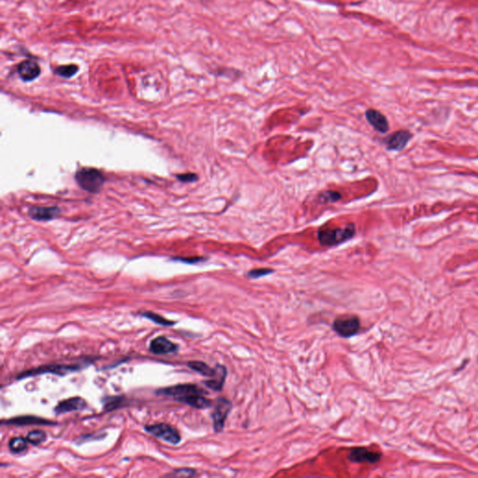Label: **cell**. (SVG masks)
<instances>
[{
    "label": "cell",
    "mask_w": 478,
    "mask_h": 478,
    "mask_svg": "<svg viewBox=\"0 0 478 478\" xmlns=\"http://www.w3.org/2000/svg\"><path fill=\"white\" fill-rule=\"evenodd\" d=\"M124 397H109L107 398L105 400V405H104V409L106 411H110V410H113V409L117 408L119 407L122 403L124 402Z\"/></svg>",
    "instance_id": "cell-24"
},
{
    "label": "cell",
    "mask_w": 478,
    "mask_h": 478,
    "mask_svg": "<svg viewBox=\"0 0 478 478\" xmlns=\"http://www.w3.org/2000/svg\"><path fill=\"white\" fill-rule=\"evenodd\" d=\"M59 213L60 210L56 207H49V208L32 207L29 210V216L32 218L33 220H39V221L54 220L59 215Z\"/></svg>",
    "instance_id": "cell-14"
},
{
    "label": "cell",
    "mask_w": 478,
    "mask_h": 478,
    "mask_svg": "<svg viewBox=\"0 0 478 478\" xmlns=\"http://www.w3.org/2000/svg\"><path fill=\"white\" fill-rule=\"evenodd\" d=\"M382 458V453L370 450L367 447H354L349 452V459L350 462L355 463H363L367 462L370 464H375L379 462Z\"/></svg>",
    "instance_id": "cell-8"
},
{
    "label": "cell",
    "mask_w": 478,
    "mask_h": 478,
    "mask_svg": "<svg viewBox=\"0 0 478 478\" xmlns=\"http://www.w3.org/2000/svg\"><path fill=\"white\" fill-rule=\"evenodd\" d=\"M216 376L212 377L211 380L204 381V385L216 392H220L225 383L226 376H227V369L225 366L218 365L216 366Z\"/></svg>",
    "instance_id": "cell-15"
},
{
    "label": "cell",
    "mask_w": 478,
    "mask_h": 478,
    "mask_svg": "<svg viewBox=\"0 0 478 478\" xmlns=\"http://www.w3.org/2000/svg\"><path fill=\"white\" fill-rule=\"evenodd\" d=\"M17 73L24 81L36 80L41 73L40 66L34 60H25L17 65Z\"/></svg>",
    "instance_id": "cell-9"
},
{
    "label": "cell",
    "mask_w": 478,
    "mask_h": 478,
    "mask_svg": "<svg viewBox=\"0 0 478 478\" xmlns=\"http://www.w3.org/2000/svg\"><path fill=\"white\" fill-rule=\"evenodd\" d=\"M366 120L368 121V123L376 131L385 134L390 129V125H389L387 118L380 111L374 109V108H369V109L366 110Z\"/></svg>",
    "instance_id": "cell-12"
},
{
    "label": "cell",
    "mask_w": 478,
    "mask_h": 478,
    "mask_svg": "<svg viewBox=\"0 0 478 478\" xmlns=\"http://www.w3.org/2000/svg\"><path fill=\"white\" fill-rule=\"evenodd\" d=\"M273 273H274V270L271 268L253 269L247 272V277L252 280H257L265 276L273 274Z\"/></svg>",
    "instance_id": "cell-23"
},
{
    "label": "cell",
    "mask_w": 478,
    "mask_h": 478,
    "mask_svg": "<svg viewBox=\"0 0 478 478\" xmlns=\"http://www.w3.org/2000/svg\"><path fill=\"white\" fill-rule=\"evenodd\" d=\"M196 474V472L194 469H189V468H181L175 470L172 473L167 474V476H184V477H192Z\"/></svg>",
    "instance_id": "cell-25"
},
{
    "label": "cell",
    "mask_w": 478,
    "mask_h": 478,
    "mask_svg": "<svg viewBox=\"0 0 478 478\" xmlns=\"http://www.w3.org/2000/svg\"><path fill=\"white\" fill-rule=\"evenodd\" d=\"M178 346L171 342L165 336H159L153 339L150 344V350L154 354H170L176 352Z\"/></svg>",
    "instance_id": "cell-13"
},
{
    "label": "cell",
    "mask_w": 478,
    "mask_h": 478,
    "mask_svg": "<svg viewBox=\"0 0 478 478\" xmlns=\"http://www.w3.org/2000/svg\"><path fill=\"white\" fill-rule=\"evenodd\" d=\"M27 441H28V443L37 446V445H39V444H41L42 442L45 441V439H46V434L44 433L43 430H31V431L27 435Z\"/></svg>",
    "instance_id": "cell-22"
},
{
    "label": "cell",
    "mask_w": 478,
    "mask_h": 478,
    "mask_svg": "<svg viewBox=\"0 0 478 478\" xmlns=\"http://www.w3.org/2000/svg\"><path fill=\"white\" fill-rule=\"evenodd\" d=\"M6 424L15 425V426H28V425H53V421L34 417V416H24L7 420Z\"/></svg>",
    "instance_id": "cell-16"
},
{
    "label": "cell",
    "mask_w": 478,
    "mask_h": 478,
    "mask_svg": "<svg viewBox=\"0 0 478 478\" xmlns=\"http://www.w3.org/2000/svg\"><path fill=\"white\" fill-rule=\"evenodd\" d=\"M27 443H28V441H27V438L14 437L10 441L9 448H10L11 452H13L15 454H20V453H22L27 449Z\"/></svg>",
    "instance_id": "cell-20"
},
{
    "label": "cell",
    "mask_w": 478,
    "mask_h": 478,
    "mask_svg": "<svg viewBox=\"0 0 478 478\" xmlns=\"http://www.w3.org/2000/svg\"><path fill=\"white\" fill-rule=\"evenodd\" d=\"M188 367L191 368L192 370L197 372L200 375L209 376V377H214L216 376V372H217L216 367L215 368H211L207 363H204V361H200V360L189 361Z\"/></svg>",
    "instance_id": "cell-17"
},
{
    "label": "cell",
    "mask_w": 478,
    "mask_h": 478,
    "mask_svg": "<svg viewBox=\"0 0 478 478\" xmlns=\"http://www.w3.org/2000/svg\"><path fill=\"white\" fill-rule=\"evenodd\" d=\"M342 199V194L335 192V191H325L317 196V200L323 203V204H328V203H335L339 200Z\"/></svg>",
    "instance_id": "cell-21"
},
{
    "label": "cell",
    "mask_w": 478,
    "mask_h": 478,
    "mask_svg": "<svg viewBox=\"0 0 478 478\" xmlns=\"http://www.w3.org/2000/svg\"><path fill=\"white\" fill-rule=\"evenodd\" d=\"M232 410V403L227 398L220 397L217 400L212 413L213 427L216 433L223 430L226 419Z\"/></svg>",
    "instance_id": "cell-7"
},
{
    "label": "cell",
    "mask_w": 478,
    "mask_h": 478,
    "mask_svg": "<svg viewBox=\"0 0 478 478\" xmlns=\"http://www.w3.org/2000/svg\"><path fill=\"white\" fill-rule=\"evenodd\" d=\"M156 393L159 395L175 398L176 401L179 403H181L184 399L192 397L194 395L208 394V392H204V390L194 384H179L172 387L163 388L161 390L157 391Z\"/></svg>",
    "instance_id": "cell-3"
},
{
    "label": "cell",
    "mask_w": 478,
    "mask_h": 478,
    "mask_svg": "<svg viewBox=\"0 0 478 478\" xmlns=\"http://www.w3.org/2000/svg\"><path fill=\"white\" fill-rule=\"evenodd\" d=\"M360 318L355 315H344L336 317L333 323V330L343 338H349L359 333Z\"/></svg>",
    "instance_id": "cell-5"
},
{
    "label": "cell",
    "mask_w": 478,
    "mask_h": 478,
    "mask_svg": "<svg viewBox=\"0 0 478 478\" xmlns=\"http://www.w3.org/2000/svg\"><path fill=\"white\" fill-rule=\"evenodd\" d=\"M76 180L81 189L92 194H97L103 187L105 177L96 168L83 167L76 174Z\"/></svg>",
    "instance_id": "cell-2"
},
{
    "label": "cell",
    "mask_w": 478,
    "mask_h": 478,
    "mask_svg": "<svg viewBox=\"0 0 478 478\" xmlns=\"http://www.w3.org/2000/svg\"><path fill=\"white\" fill-rule=\"evenodd\" d=\"M140 315L146 317V318H148V320H151V322L157 323V324H159V325H162V326H172V325H175V324H176V323H174L172 321H169V320H167L166 317H162L161 315L156 314V313H153V312H141Z\"/></svg>",
    "instance_id": "cell-19"
},
{
    "label": "cell",
    "mask_w": 478,
    "mask_h": 478,
    "mask_svg": "<svg viewBox=\"0 0 478 478\" xmlns=\"http://www.w3.org/2000/svg\"><path fill=\"white\" fill-rule=\"evenodd\" d=\"M87 407L86 401L83 398L76 396V397L69 398L64 401H61L58 404L54 407V413L60 414L70 413L73 411H81Z\"/></svg>",
    "instance_id": "cell-10"
},
{
    "label": "cell",
    "mask_w": 478,
    "mask_h": 478,
    "mask_svg": "<svg viewBox=\"0 0 478 478\" xmlns=\"http://www.w3.org/2000/svg\"><path fill=\"white\" fill-rule=\"evenodd\" d=\"M356 235V225L349 223L344 228H325L317 231V240L322 246H337L349 239L353 238Z\"/></svg>",
    "instance_id": "cell-1"
},
{
    "label": "cell",
    "mask_w": 478,
    "mask_h": 478,
    "mask_svg": "<svg viewBox=\"0 0 478 478\" xmlns=\"http://www.w3.org/2000/svg\"><path fill=\"white\" fill-rule=\"evenodd\" d=\"M145 430L151 435L172 445H177L181 440L178 430L170 425L165 423L148 425L146 426Z\"/></svg>",
    "instance_id": "cell-6"
},
{
    "label": "cell",
    "mask_w": 478,
    "mask_h": 478,
    "mask_svg": "<svg viewBox=\"0 0 478 478\" xmlns=\"http://www.w3.org/2000/svg\"><path fill=\"white\" fill-rule=\"evenodd\" d=\"M79 71V66L77 65H59L55 67L54 70V74L63 77L65 79H70L71 77L75 76Z\"/></svg>",
    "instance_id": "cell-18"
},
{
    "label": "cell",
    "mask_w": 478,
    "mask_h": 478,
    "mask_svg": "<svg viewBox=\"0 0 478 478\" xmlns=\"http://www.w3.org/2000/svg\"><path fill=\"white\" fill-rule=\"evenodd\" d=\"M412 134L406 130H400L389 136L387 143L388 150L391 151H402L407 145L409 140H411Z\"/></svg>",
    "instance_id": "cell-11"
},
{
    "label": "cell",
    "mask_w": 478,
    "mask_h": 478,
    "mask_svg": "<svg viewBox=\"0 0 478 478\" xmlns=\"http://www.w3.org/2000/svg\"><path fill=\"white\" fill-rule=\"evenodd\" d=\"M81 369V366L78 365H53V366H40L38 368H33L30 370L22 372L17 376L18 379H22L27 377L43 375V374H54L58 376H65L70 373L78 372Z\"/></svg>",
    "instance_id": "cell-4"
},
{
    "label": "cell",
    "mask_w": 478,
    "mask_h": 478,
    "mask_svg": "<svg viewBox=\"0 0 478 478\" xmlns=\"http://www.w3.org/2000/svg\"><path fill=\"white\" fill-rule=\"evenodd\" d=\"M177 178L183 181V183H194L198 179V177L196 174L194 173H188V174H181L177 175Z\"/></svg>",
    "instance_id": "cell-26"
}]
</instances>
